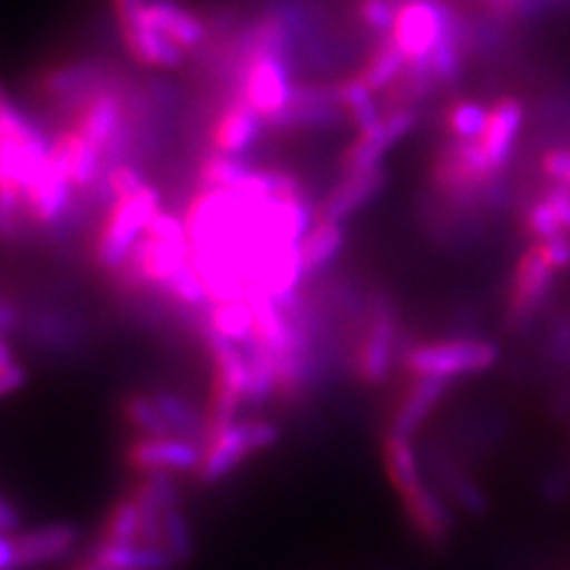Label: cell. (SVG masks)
<instances>
[{
    "label": "cell",
    "mask_w": 570,
    "mask_h": 570,
    "mask_svg": "<svg viewBox=\"0 0 570 570\" xmlns=\"http://www.w3.org/2000/svg\"><path fill=\"white\" fill-rule=\"evenodd\" d=\"M52 150V136L10 96L0 98V243L27 236L24 195Z\"/></svg>",
    "instance_id": "1"
},
{
    "label": "cell",
    "mask_w": 570,
    "mask_h": 570,
    "mask_svg": "<svg viewBox=\"0 0 570 570\" xmlns=\"http://www.w3.org/2000/svg\"><path fill=\"white\" fill-rule=\"evenodd\" d=\"M190 262V238L184 214L159 209L136 245L127 266L115 276L124 291L165 293L171 276Z\"/></svg>",
    "instance_id": "2"
},
{
    "label": "cell",
    "mask_w": 570,
    "mask_h": 570,
    "mask_svg": "<svg viewBox=\"0 0 570 570\" xmlns=\"http://www.w3.org/2000/svg\"><path fill=\"white\" fill-rule=\"evenodd\" d=\"M159 209H163V190L155 184L115 200L105 209L94 243V262L102 274L117 276L127 266Z\"/></svg>",
    "instance_id": "3"
},
{
    "label": "cell",
    "mask_w": 570,
    "mask_h": 570,
    "mask_svg": "<svg viewBox=\"0 0 570 570\" xmlns=\"http://www.w3.org/2000/svg\"><path fill=\"white\" fill-rule=\"evenodd\" d=\"M499 360V347L485 337H448L409 347L404 352V368L414 379H448L456 381L463 376L490 371Z\"/></svg>",
    "instance_id": "4"
},
{
    "label": "cell",
    "mask_w": 570,
    "mask_h": 570,
    "mask_svg": "<svg viewBox=\"0 0 570 570\" xmlns=\"http://www.w3.org/2000/svg\"><path fill=\"white\" fill-rule=\"evenodd\" d=\"M119 81L112 62L98 58H81L50 65L39 71L33 81L36 96L48 102L62 119L98 88Z\"/></svg>",
    "instance_id": "5"
},
{
    "label": "cell",
    "mask_w": 570,
    "mask_h": 570,
    "mask_svg": "<svg viewBox=\"0 0 570 570\" xmlns=\"http://www.w3.org/2000/svg\"><path fill=\"white\" fill-rule=\"evenodd\" d=\"M400 352V324L387 297H373L366 305L364 328L356 343L354 366L362 383L383 385L395 368Z\"/></svg>",
    "instance_id": "6"
},
{
    "label": "cell",
    "mask_w": 570,
    "mask_h": 570,
    "mask_svg": "<svg viewBox=\"0 0 570 570\" xmlns=\"http://www.w3.org/2000/svg\"><path fill=\"white\" fill-rule=\"evenodd\" d=\"M456 12L444 0H402L392 39L412 67H423L438 43L459 27Z\"/></svg>",
    "instance_id": "7"
},
{
    "label": "cell",
    "mask_w": 570,
    "mask_h": 570,
    "mask_svg": "<svg viewBox=\"0 0 570 570\" xmlns=\"http://www.w3.org/2000/svg\"><path fill=\"white\" fill-rule=\"evenodd\" d=\"M295 91L293 62L281 56H257L238 71L236 94L243 96L264 117L266 127L276 119Z\"/></svg>",
    "instance_id": "8"
},
{
    "label": "cell",
    "mask_w": 570,
    "mask_h": 570,
    "mask_svg": "<svg viewBox=\"0 0 570 570\" xmlns=\"http://www.w3.org/2000/svg\"><path fill=\"white\" fill-rule=\"evenodd\" d=\"M419 110L416 107H390L383 119L373 127L356 131L341 155V174L366 171L383 167L385 155L416 129Z\"/></svg>",
    "instance_id": "9"
},
{
    "label": "cell",
    "mask_w": 570,
    "mask_h": 570,
    "mask_svg": "<svg viewBox=\"0 0 570 570\" xmlns=\"http://www.w3.org/2000/svg\"><path fill=\"white\" fill-rule=\"evenodd\" d=\"M557 285V272L530 247L513 269L511 291L507 299V326L511 331H525L534 324L551 302Z\"/></svg>",
    "instance_id": "10"
},
{
    "label": "cell",
    "mask_w": 570,
    "mask_h": 570,
    "mask_svg": "<svg viewBox=\"0 0 570 570\" xmlns=\"http://www.w3.org/2000/svg\"><path fill=\"white\" fill-rule=\"evenodd\" d=\"M77 198L79 193L75 184H71L65 165L60 163L56 150H50L46 165L36 174L24 195L29 224L46 230L58 228L77 209Z\"/></svg>",
    "instance_id": "11"
},
{
    "label": "cell",
    "mask_w": 570,
    "mask_h": 570,
    "mask_svg": "<svg viewBox=\"0 0 570 570\" xmlns=\"http://www.w3.org/2000/svg\"><path fill=\"white\" fill-rule=\"evenodd\" d=\"M347 121L337 98L335 83H295V91L285 110L269 121L276 131H316L333 129Z\"/></svg>",
    "instance_id": "12"
},
{
    "label": "cell",
    "mask_w": 570,
    "mask_h": 570,
    "mask_svg": "<svg viewBox=\"0 0 570 570\" xmlns=\"http://www.w3.org/2000/svg\"><path fill=\"white\" fill-rule=\"evenodd\" d=\"M264 129V117L243 96L234 94L212 121L209 150L230 157H245L262 140Z\"/></svg>",
    "instance_id": "13"
},
{
    "label": "cell",
    "mask_w": 570,
    "mask_h": 570,
    "mask_svg": "<svg viewBox=\"0 0 570 570\" xmlns=\"http://www.w3.org/2000/svg\"><path fill=\"white\" fill-rule=\"evenodd\" d=\"M117 27L121 33V43L136 65L165 71L181 69L186 65L188 52L142 20L140 8L129 14H119Z\"/></svg>",
    "instance_id": "14"
},
{
    "label": "cell",
    "mask_w": 570,
    "mask_h": 570,
    "mask_svg": "<svg viewBox=\"0 0 570 570\" xmlns=\"http://www.w3.org/2000/svg\"><path fill=\"white\" fill-rule=\"evenodd\" d=\"M387 184L385 167H373L366 171L354 174H341L337 181L324 200L316 205L318 219H331L345 224L354 214H360L364 207H368L379 198Z\"/></svg>",
    "instance_id": "15"
},
{
    "label": "cell",
    "mask_w": 570,
    "mask_h": 570,
    "mask_svg": "<svg viewBox=\"0 0 570 570\" xmlns=\"http://www.w3.org/2000/svg\"><path fill=\"white\" fill-rule=\"evenodd\" d=\"M52 150H56L60 163L65 165L79 198H91V203H96L105 178L102 155L81 134L67 127V124L60 131L52 134Z\"/></svg>",
    "instance_id": "16"
},
{
    "label": "cell",
    "mask_w": 570,
    "mask_h": 570,
    "mask_svg": "<svg viewBox=\"0 0 570 570\" xmlns=\"http://www.w3.org/2000/svg\"><path fill=\"white\" fill-rule=\"evenodd\" d=\"M140 17L157 31H163L178 48L186 52L200 50L209 43L212 24L203 14L176 3V0H148L140 8Z\"/></svg>",
    "instance_id": "17"
},
{
    "label": "cell",
    "mask_w": 570,
    "mask_h": 570,
    "mask_svg": "<svg viewBox=\"0 0 570 570\" xmlns=\"http://www.w3.org/2000/svg\"><path fill=\"white\" fill-rule=\"evenodd\" d=\"M525 124V107L519 98L504 96L499 98L490 107V119H488V129L480 138V146H483L485 155L490 157V163L497 169H507L509 159L515 150V142H519V136L523 131Z\"/></svg>",
    "instance_id": "18"
},
{
    "label": "cell",
    "mask_w": 570,
    "mask_h": 570,
    "mask_svg": "<svg viewBox=\"0 0 570 570\" xmlns=\"http://www.w3.org/2000/svg\"><path fill=\"white\" fill-rule=\"evenodd\" d=\"M450 385L452 381L448 379H431V376L416 379L412 387L406 390L404 400L397 404L395 414H392L390 433L414 440V435L421 431L423 423L435 412V406L448 397Z\"/></svg>",
    "instance_id": "19"
},
{
    "label": "cell",
    "mask_w": 570,
    "mask_h": 570,
    "mask_svg": "<svg viewBox=\"0 0 570 570\" xmlns=\"http://www.w3.org/2000/svg\"><path fill=\"white\" fill-rule=\"evenodd\" d=\"M345 243H347L345 224L331 222V219H316L305 240L299 243L302 262H305L307 276L314 278L318 274H324L328 266L341 257Z\"/></svg>",
    "instance_id": "20"
},
{
    "label": "cell",
    "mask_w": 570,
    "mask_h": 570,
    "mask_svg": "<svg viewBox=\"0 0 570 570\" xmlns=\"http://www.w3.org/2000/svg\"><path fill=\"white\" fill-rule=\"evenodd\" d=\"M335 88H337V98H341L343 110L347 115V121L356 131H364L383 119L385 107L379 102L376 91H373L362 75L335 81Z\"/></svg>",
    "instance_id": "21"
},
{
    "label": "cell",
    "mask_w": 570,
    "mask_h": 570,
    "mask_svg": "<svg viewBox=\"0 0 570 570\" xmlns=\"http://www.w3.org/2000/svg\"><path fill=\"white\" fill-rule=\"evenodd\" d=\"M406 67L409 60L397 41L392 36H383V39H376V43H373L360 75L366 79L373 91L385 94L404 75Z\"/></svg>",
    "instance_id": "22"
},
{
    "label": "cell",
    "mask_w": 570,
    "mask_h": 570,
    "mask_svg": "<svg viewBox=\"0 0 570 570\" xmlns=\"http://www.w3.org/2000/svg\"><path fill=\"white\" fill-rule=\"evenodd\" d=\"M205 324L230 343L247 345L255 335V314L247 297L234 302H217L205 312Z\"/></svg>",
    "instance_id": "23"
},
{
    "label": "cell",
    "mask_w": 570,
    "mask_h": 570,
    "mask_svg": "<svg viewBox=\"0 0 570 570\" xmlns=\"http://www.w3.org/2000/svg\"><path fill=\"white\" fill-rule=\"evenodd\" d=\"M253 169L255 167L243 157H230L209 150L198 163V184L200 188L234 190L245 181L247 174Z\"/></svg>",
    "instance_id": "24"
},
{
    "label": "cell",
    "mask_w": 570,
    "mask_h": 570,
    "mask_svg": "<svg viewBox=\"0 0 570 570\" xmlns=\"http://www.w3.org/2000/svg\"><path fill=\"white\" fill-rule=\"evenodd\" d=\"M490 110L483 102L475 100H459L450 105L444 115V127L450 131V138L456 140H480L488 129Z\"/></svg>",
    "instance_id": "25"
},
{
    "label": "cell",
    "mask_w": 570,
    "mask_h": 570,
    "mask_svg": "<svg viewBox=\"0 0 570 570\" xmlns=\"http://www.w3.org/2000/svg\"><path fill=\"white\" fill-rule=\"evenodd\" d=\"M165 295L171 297V299L176 302V305L195 309V312H203V314L212 307L207 285H205L200 272L193 266V262L184 264L181 269H178V272L171 276Z\"/></svg>",
    "instance_id": "26"
},
{
    "label": "cell",
    "mask_w": 570,
    "mask_h": 570,
    "mask_svg": "<svg viewBox=\"0 0 570 570\" xmlns=\"http://www.w3.org/2000/svg\"><path fill=\"white\" fill-rule=\"evenodd\" d=\"M402 8V0H356V20L362 22V27L376 36V39H383V36H390L392 29H395L397 22V12Z\"/></svg>",
    "instance_id": "27"
},
{
    "label": "cell",
    "mask_w": 570,
    "mask_h": 570,
    "mask_svg": "<svg viewBox=\"0 0 570 570\" xmlns=\"http://www.w3.org/2000/svg\"><path fill=\"white\" fill-rule=\"evenodd\" d=\"M523 226L534 240H547L551 236L566 234V228L559 219L557 209L551 207V203L544 198V195H540L538 200H532L523 209Z\"/></svg>",
    "instance_id": "28"
},
{
    "label": "cell",
    "mask_w": 570,
    "mask_h": 570,
    "mask_svg": "<svg viewBox=\"0 0 570 570\" xmlns=\"http://www.w3.org/2000/svg\"><path fill=\"white\" fill-rule=\"evenodd\" d=\"M532 247H534V253H538L557 274L570 269V236L568 234L538 240Z\"/></svg>",
    "instance_id": "29"
},
{
    "label": "cell",
    "mask_w": 570,
    "mask_h": 570,
    "mask_svg": "<svg viewBox=\"0 0 570 570\" xmlns=\"http://www.w3.org/2000/svg\"><path fill=\"white\" fill-rule=\"evenodd\" d=\"M540 169L551 184L570 188V146L549 148L540 159Z\"/></svg>",
    "instance_id": "30"
},
{
    "label": "cell",
    "mask_w": 570,
    "mask_h": 570,
    "mask_svg": "<svg viewBox=\"0 0 570 570\" xmlns=\"http://www.w3.org/2000/svg\"><path fill=\"white\" fill-rule=\"evenodd\" d=\"M27 383H29V373L20 362L0 364V400L22 392L27 387Z\"/></svg>",
    "instance_id": "31"
},
{
    "label": "cell",
    "mask_w": 570,
    "mask_h": 570,
    "mask_svg": "<svg viewBox=\"0 0 570 570\" xmlns=\"http://www.w3.org/2000/svg\"><path fill=\"white\" fill-rule=\"evenodd\" d=\"M544 198L551 203V207L557 209L563 228L570 230V188L551 184V186L547 188V193H544Z\"/></svg>",
    "instance_id": "32"
},
{
    "label": "cell",
    "mask_w": 570,
    "mask_h": 570,
    "mask_svg": "<svg viewBox=\"0 0 570 570\" xmlns=\"http://www.w3.org/2000/svg\"><path fill=\"white\" fill-rule=\"evenodd\" d=\"M6 96H8V94H6V88H3V86H0V98H6Z\"/></svg>",
    "instance_id": "33"
}]
</instances>
